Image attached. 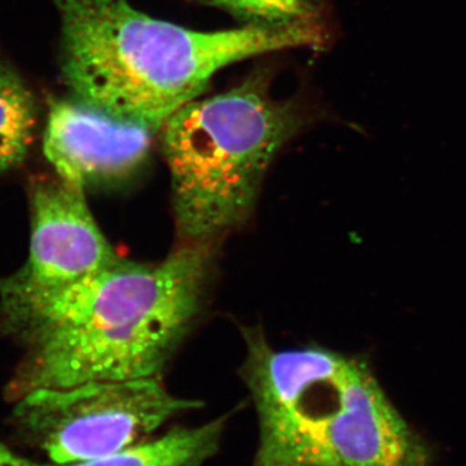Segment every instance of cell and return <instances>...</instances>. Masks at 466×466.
Returning <instances> with one entry per match:
<instances>
[{"mask_svg": "<svg viewBox=\"0 0 466 466\" xmlns=\"http://www.w3.org/2000/svg\"><path fill=\"white\" fill-rule=\"evenodd\" d=\"M211 249L182 244L161 262L119 258L61 285L0 279V327L24 348L8 397L161 377L200 312Z\"/></svg>", "mask_w": 466, "mask_h": 466, "instance_id": "cell-1", "label": "cell"}, {"mask_svg": "<svg viewBox=\"0 0 466 466\" xmlns=\"http://www.w3.org/2000/svg\"><path fill=\"white\" fill-rule=\"evenodd\" d=\"M63 21V75L76 100L158 134L198 99L218 70L268 52L323 50L328 21L198 32L158 20L130 0H55Z\"/></svg>", "mask_w": 466, "mask_h": 466, "instance_id": "cell-2", "label": "cell"}, {"mask_svg": "<svg viewBox=\"0 0 466 466\" xmlns=\"http://www.w3.org/2000/svg\"><path fill=\"white\" fill-rule=\"evenodd\" d=\"M269 75L186 104L159 130L183 244L211 245L249 218L276 153L305 113L269 94Z\"/></svg>", "mask_w": 466, "mask_h": 466, "instance_id": "cell-3", "label": "cell"}, {"mask_svg": "<svg viewBox=\"0 0 466 466\" xmlns=\"http://www.w3.org/2000/svg\"><path fill=\"white\" fill-rule=\"evenodd\" d=\"M242 336L241 376L258 416L254 466H336L329 429L360 359L324 348L276 350L259 328Z\"/></svg>", "mask_w": 466, "mask_h": 466, "instance_id": "cell-4", "label": "cell"}, {"mask_svg": "<svg viewBox=\"0 0 466 466\" xmlns=\"http://www.w3.org/2000/svg\"><path fill=\"white\" fill-rule=\"evenodd\" d=\"M15 404L18 433L58 465L142 443L174 417L202 406L168 391L161 377L41 389Z\"/></svg>", "mask_w": 466, "mask_h": 466, "instance_id": "cell-5", "label": "cell"}, {"mask_svg": "<svg viewBox=\"0 0 466 466\" xmlns=\"http://www.w3.org/2000/svg\"><path fill=\"white\" fill-rule=\"evenodd\" d=\"M29 189L32 236L20 278L38 285L73 283L119 259L92 217L84 187L57 177L33 180Z\"/></svg>", "mask_w": 466, "mask_h": 466, "instance_id": "cell-6", "label": "cell"}, {"mask_svg": "<svg viewBox=\"0 0 466 466\" xmlns=\"http://www.w3.org/2000/svg\"><path fill=\"white\" fill-rule=\"evenodd\" d=\"M156 133L79 100L54 99L46 157L58 177L84 187L130 174L148 156Z\"/></svg>", "mask_w": 466, "mask_h": 466, "instance_id": "cell-7", "label": "cell"}, {"mask_svg": "<svg viewBox=\"0 0 466 466\" xmlns=\"http://www.w3.org/2000/svg\"><path fill=\"white\" fill-rule=\"evenodd\" d=\"M228 417L198 426H177L152 441L72 464H41L0 443V466H204L217 455Z\"/></svg>", "mask_w": 466, "mask_h": 466, "instance_id": "cell-8", "label": "cell"}, {"mask_svg": "<svg viewBox=\"0 0 466 466\" xmlns=\"http://www.w3.org/2000/svg\"><path fill=\"white\" fill-rule=\"evenodd\" d=\"M35 122L32 92L12 67L0 66V171L25 159Z\"/></svg>", "mask_w": 466, "mask_h": 466, "instance_id": "cell-9", "label": "cell"}, {"mask_svg": "<svg viewBox=\"0 0 466 466\" xmlns=\"http://www.w3.org/2000/svg\"><path fill=\"white\" fill-rule=\"evenodd\" d=\"M228 12L245 25L285 26L327 20V0H196Z\"/></svg>", "mask_w": 466, "mask_h": 466, "instance_id": "cell-10", "label": "cell"}]
</instances>
